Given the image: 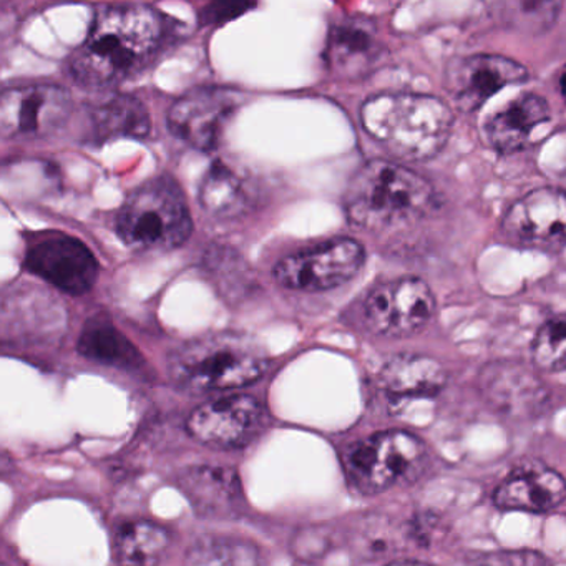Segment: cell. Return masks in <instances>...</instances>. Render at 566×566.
<instances>
[{
  "instance_id": "obj_1",
  "label": "cell",
  "mask_w": 566,
  "mask_h": 566,
  "mask_svg": "<svg viewBox=\"0 0 566 566\" xmlns=\"http://www.w3.org/2000/svg\"><path fill=\"white\" fill-rule=\"evenodd\" d=\"M164 38V18L150 6H108L95 15L69 71L85 87H115L150 64Z\"/></svg>"
},
{
  "instance_id": "obj_2",
  "label": "cell",
  "mask_w": 566,
  "mask_h": 566,
  "mask_svg": "<svg viewBox=\"0 0 566 566\" xmlns=\"http://www.w3.org/2000/svg\"><path fill=\"white\" fill-rule=\"evenodd\" d=\"M360 124L390 155L426 161L446 147L453 114L440 98L423 94H379L360 108Z\"/></svg>"
},
{
  "instance_id": "obj_3",
  "label": "cell",
  "mask_w": 566,
  "mask_h": 566,
  "mask_svg": "<svg viewBox=\"0 0 566 566\" xmlns=\"http://www.w3.org/2000/svg\"><path fill=\"white\" fill-rule=\"evenodd\" d=\"M437 203L436 190L416 171L374 160L364 165L347 187L344 210L354 227L387 231L422 220Z\"/></svg>"
},
{
  "instance_id": "obj_4",
  "label": "cell",
  "mask_w": 566,
  "mask_h": 566,
  "mask_svg": "<svg viewBox=\"0 0 566 566\" xmlns=\"http://www.w3.org/2000/svg\"><path fill=\"white\" fill-rule=\"evenodd\" d=\"M268 367L266 353L250 337L233 333L190 340L168 363L174 382L191 392L240 389L260 380Z\"/></svg>"
},
{
  "instance_id": "obj_5",
  "label": "cell",
  "mask_w": 566,
  "mask_h": 566,
  "mask_svg": "<svg viewBox=\"0 0 566 566\" xmlns=\"http://www.w3.org/2000/svg\"><path fill=\"white\" fill-rule=\"evenodd\" d=\"M115 230L132 251L160 253L187 243L193 221L178 185L171 178L157 177L125 200Z\"/></svg>"
},
{
  "instance_id": "obj_6",
  "label": "cell",
  "mask_w": 566,
  "mask_h": 566,
  "mask_svg": "<svg viewBox=\"0 0 566 566\" xmlns=\"http://www.w3.org/2000/svg\"><path fill=\"white\" fill-rule=\"evenodd\" d=\"M350 485L363 495H377L416 482L426 469L422 440L406 430H386L357 440L343 455Z\"/></svg>"
},
{
  "instance_id": "obj_7",
  "label": "cell",
  "mask_w": 566,
  "mask_h": 566,
  "mask_svg": "<svg viewBox=\"0 0 566 566\" xmlns=\"http://www.w3.org/2000/svg\"><path fill=\"white\" fill-rule=\"evenodd\" d=\"M364 263L363 244L350 238H334L283 258L273 274L276 283L286 290L321 293L353 281Z\"/></svg>"
},
{
  "instance_id": "obj_8",
  "label": "cell",
  "mask_w": 566,
  "mask_h": 566,
  "mask_svg": "<svg viewBox=\"0 0 566 566\" xmlns=\"http://www.w3.org/2000/svg\"><path fill=\"white\" fill-rule=\"evenodd\" d=\"M436 314V297L426 281L406 276L377 284L363 303V321L377 336L420 333Z\"/></svg>"
},
{
  "instance_id": "obj_9",
  "label": "cell",
  "mask_w": 566,
  "mask_h": 566,
  "mask_svg": "<svg viewBox=\"0 0 566 566\" xmlns=\"http://www.w3.org/2000/svg\"><path fill=\"white\" fill-rule=\"evenodd\" d=\"M270 423V413L260 399L247 394L220 397L191 412L187 430L197 442L214 449L250 446Z\"/></svg>"
},
{
  "instance_id": "obj_10",
  "label": "cell",
  "mask_w": 566,
  "mask_h": 566,
  "mask_svg": "<svg viewBox=\"0 0 566 566\" xmlns=\"http://www.w3.org/2000/svg\"><path fill=\"white\" fill-rule=\"evenodd\" d=\"M72 108L71 94L59 85L11 88L0 101V132L4 138H45L67 124Z\"/></svg>"
},
{
  "instance_id": "obj_11",
  "label": "cell",
  "mask_w": 566,
  "mask_h": 566,
  "mask_svg": "<svg viewBox=\"0 0 566 566\" xmlns=\"http://www.w3.org/2000/svg\"><path fill=\"white\" fill-rule=\"evenodd\" d=\"M500 233L516 247L558 250L566 243V193L543 187L530 191L506 210Z\"/></svg>"
},
{
  "instance_id": "obj_12",
  "label": "cell",
  "mask_w": 566,
  "mask_h": 566,
  "mask_svg": "<svg viewBox=\"0 0 566 566\" xmlns=\"http://www.w3.org/2000/svg\"><path fill=\"white\" fill-rule=\"evenodd\" d=\"M24 268L64 293H88L98 277L94 253L77 238L44 234L25 250Z\"/></svg>"
},
{
  "instance_id": "obj_13",
  "label": "cell",
  "mask_w": 566,
  "mask_h": 566,
  "mask_svg": "<svg viewBox=\"0 0 566 566\" xmlns=\"http://www.w3.org/2000/svg\"><path fill=\"white\" fill-rule=\"evenodd\" d=\"M238 92L205 87L178 98L168 112V127L175 137L201 151L218 147L228 122L240 108Z\"/></svg>"
},
{
  "instance_id": "obj_14",
  "label": "cell",
  "mask_w": 566,
  "mask_h": 566,
  "mask_svg": "<svg viewBox=\"0 0 566 566\" xmlns=\"http://www.w3.org/2000/svg\"><path fill=\"white\" fill-rule=\"evenodd\" d=\"M528 78L525 65L503 55L476 54L450 62L443 85L453 104L463 112H475L496 92L520 85Z\"/></svg>"
},
{
  "instance_id": "obj_15",
  "label": "cell",
  "mask_w": 566,
  "mask_h": 566,
  "mask_svg": "<svg viewBox=\"0 0 566 566\" xmlns=\"http://www.w3.org/2000/svg\"><path fill=\"white\" fill-rule=\"evenodd\" d=\"M483 399L509 417L539 416L548 403L545 384L533 370L518 363H493L479 377Z\"/></svg>"
},
{
  "instance_id": "obj_16",
  "label": "cell",
  "mask_w": 566,
  "mask_h": 566,
  "mask_svg": "<svg viewBox=\"0 0 566 566\" xmlns=\"http://www.w3.org/2000/svg\"><path fill=\"white\" fill-rule=\"evenodd\" d=\"M177 483L201 516L230 518L240 515L247 505L241 479L228 467H188L178 475Z\"/></svg>"
},
{
  "instance_id": "obj_17",
  "label": "cell",
  "mask_w": 566,
  "mask_h": 566,
  "mask_svg": "<svg viewBox=\"0 0 566 566\" xmlns=\"http://www.w3.org/2000/svg\"><path fill=\"white\" fill-rule=\"evenodd\" d=\"M386 55V48L373 25L360 19L340 22L331 28L326 62L336 77L359 81L367 77Z\"/></svg>"
},
{
  "instance_id": "obj_18",
  "label": "cell",
  "mask_w": 566,
  "mask_h": 566,
  "mask_svg": "<svg viewBox=\"0 0 566 566\" xmlns=\"http://www.w3.org/2000/svg\"><path fill=\"white\" fill-rule=\"evenodd\" d=\"M495 505L502 510L545 513L566 500V480L555 470L526 469L510 475L496 489Z\"/></svg>"
},
{
  "instance_id": "obj_19",
  "label": "cell",
  "mask_w": 566,
  "mask_h": 566,
  "mask_svg": "<svg viewBox=\"0 0 566 566\" xmlns=\"http://www.w3.org/2000/svg\"><path fill=\"white\" fill-rule=\"evenodd\" d=\"M548 120L549 107L545 98L523 94L486 120L485 138L499 154H515L525 147L533 132Z\"/></svg>"
},
{
  "instance_id": "obj_20",
  "label": "cell",
  "mask_w": 566,
  "mask_h": 566,
  "mask_svg": "<svg viewBox=\"0 0 566 566\" xmlns=\"http://www.w3.org/2000/svg\"><path fill=\"white\" fill-rule=\"evenodd\" d=\"M379 384L397 399H423L437 396L446 387L447 373L433 357L399 354L384 364Z\"/></svg>"
},
{
  "instance_id": "obj_21",
  "label": "cell",
  "mask_w": 566,
  "mask_h": 566,
  "mask_svg": "<svg viewBox=\"0 0 566 566\" xmlns=\"http://www.w3.org/2000/svg\"><path fill=\"white\" fill-rule=\"evenodd\" d=\"M170 543V532L165 526L148 520H134L118 525L114 535V556L118 566H158Z\"/></svg>"
},
{
  "instance_id": "obj_22",
  "label": "cell",
  "mask_w": 566,
  "mask_h": 566,
  "mask_svg": "<svg viewBox=\"0 0 566 566\" xmlns=\"http://www.w3.org/2000/svg\"><path fill=\"white\" fill-rule=\"evenodd\" d=\"M150 127L147 107L130 95H115L92 112V140L97 144L115 138H145Z\"/></svg>"
},
{
  "instance_id": "obj_23",
  "label": "cell",
  "mask_w": 566,
  "mask_h": 566,
  "mask_svg": "<svg viewBox=\"0 0 566 566\" xmlns=\"http://www.w3.org/2000/svg\"><path fill=\"white\" fill-rule=\"evenodd\" d=\"M78 353L95 363L135 369L144 363L137 347L112 324L108 317H91L78 339Z\"/></svg>"
},
{
  "instance_id": "obj_24",
  "label": "cell",
  "mask_w": 566,
  "mask_h": 566,
  "mask_svg": "<svg viewBox=\"0 0 566 566\" xmlns=\"http://www.w3.org/2000/svg\"><path fill=\"white\" fill-rule=\"evenodd\" d=\"M198 200L208 214L221 220L240 217L250 205L243 181L221 161H214L205 175Z\"/></svg>"
},
{
  "instance_id": "obj_25",
  "label": "cell",
  "mask_w": 566,
  "mask_h": 566,
  "mask_svg": "<svg viewBox=\"0 0 566 566\" xmlns=\"http://www.w3.org/2000/svg\"><path fill=\"white\" fill-rule=\"evenodd\" d=\"M185 566H266V558L250 539L208 535L188 548Z\"/></svg>"
},
{
  "instance_id": "obj_26",
  "label": "cell",
  "mask_w": 566,
  "mask_h": 566,
  "mask_svg": "<svg viewBox=\"0 0 566 566\" xmlns=\"http://www.w3.org/2000/svg\"><path fill=\"white\" fill-rule=\"evenodd\" d=\"M559 8L556 2H503L495 6V15L513 31L536 35L555 24Z\"/></svg>"
},
{
  "instance_id": "obj_27",
  "label": "cell",
  "mask_w": 566,
  "mask_h": 566,
  "mask_svg": "<svg viewBox=\"0 0 566 566\" xmlns=\"http://www.w3.org/2000/svg\"><path fill=\"white\" fill-rule=\"evenodd\" d=\"M532 356L539 369L566 370V316L553 317L539 327L533 339Z\"/></svg>"
},
{
  "instance_id": "obj_28",
  "label": "cell",
  "mask_w": 566,
  "mask_h": 566,
  "mask_svg": "<svg viewBox=\"0 0 566 566\" xmlns=\"http://www.w3.org/2000/svg\"><path fill=\"white\" fill-rule=\"evenodd\" d=\"M475 566H552V563L533 549H505L483 555Z\"/></svg>"
},
{
  "instance_id": "obj_29",
  "label": "cell",
  "mask_w": 566,
  "mask_h": 566,
  "mask_svg": "<svg viewBox=\"0 0 566 566\" xmlns=\"http://www.w3.org/2000/svg\"><path fill=\"white\" fill-rule=\"evenodd\" d=\"M387 566H429V565H426V563H420V562H396V563H390V565H387Z\"/></svg>"
},
{
  "instance_id": "obj_30",
  "label": "cell",
  "mask_w": 566,
  "mask_h": 566,
  "mask_svg": "<svg viewBox=\"0 0 566 566\" xmlns=\"http://www.w3.org/2000/svg\"><path fill=\"white\" fill-rule=\"evenodd\" d=\"M562 94H563V98H565V102H566V74L563 75V78H562Z\"/></svg>"
}]
</instances>
